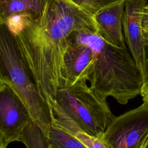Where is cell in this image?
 <instances>
[{
    "label": "cell",
    "instance_id": "obj_9",
    "mask_svg": "<svg viewBox=\"0 0 148 148\" xmlns=\"http://www.w3.org/2000/svg\"><path fill=\"white\" fill-rule=\"evenodd\" d=\"M93 60V51L87 45L77 43L69 44L64 57V85L82 80L88 81Z\"/></svg>",
    "mask_w": 148,
    "mask_h": 148
},
{
    "label": "cell",
    "instance_id": "obj_7",
    "mask_svg": "<svg viewBox=\"0 0 148 148\" xmlns=\"http://www.w3.org/2000/svg\"><path fill=\"white\" fill-rule=\"evenodd\" d=\"M147 1V0L125 1L122 19L126 43L131 55L140 71L145 49V36L142 20Z\"/></svg>",
    "mask_w": 148,
    "mask_h": 148
},
{
    "label": "cell",
    "instance_id": "obj_18",
    "mask_svg": "<svg viewBox=\"0 0 148 148\" xmlns=\"http://www.w3.org/2000/svg\"><path fill=\"white\" fill-rule=\"evenodd\" d=\"M140 148H148V138L145 141V142L143 143V145Z\"/></svg>",
    "mask_w": 148,
    "mask_h": 148
},
{
    "label": "cell",
    "instance_id": "obj_8",
    "mask_svg": "<svg viewBox=\"0 0 148 148\" xmlns=\"http://www.w3.org/2000/svg\"><path fill=\"white\" fill-rule=\"evenodd\" d=\"M125 2L110 5L93 16L98 33L107 43L121 49L127 48L122 31Z\"/></svg>",
    "mask_w": 148,
    "mask_h": 148
},
{
    "label": "cell",
    "instance_id": "obj_5",
    "mask_svg": "<svg viewBox=\"0 0 148 148\" xmlns=\"http://www.w3.org/2000/svg\"><path fill=\"white\" fill-rule=\"evenodd\" d=\"M103 136L112 148H140L148 138V102L114 116Z\"/></svg>",
    "mask_w": 148,
    "mask_h": 148
},
{
    "label": "cell",
    "instance_id": "obj_13",
    "mask_svg": "<svg viewBox=\"0 0 148 148\" xmlns=\"http://www.w3.org/2000/svg\"><path fill=\"white\" fill-rule=\"evenodd\" d=\"M20 142H22L27 148H49L47 136L34 121L26 128Z\"/></svg>",
    "mask_w": 148,
    "mask_h": 148
},
{
    "label": "cell",
    "instance_id": "obj_15",
    "mask_svg": "<svg viewBox=\"0 0 148 148\" xmlns=\"http://www.w3.org/2000/svg\"><path fill=\"white\" fill-rule=\"evenodd\" d=\"M145 36V49L142 66V86L140 95L148 92V34L143 32Z\"/></svg>",
    "mask_w": 148,
    "mask_h": 148
},
{
    "label": "cell",
    "instance_id": "obj_3",
    "mask_svg": "<svg viewBox=\"0 0 148 148\" xmlns=\"http://www.w3.org/2000/svg\"><path fill=\"white\" fill-rule=\"evenodd\" d=\"M0 80L18 93L29 110L34 121L47 136L53 125L51 107L42 95L15 34L3 23H0Z\"/></svg>",
    "mask_w": 148,
    "mask_h": 148
},
{
    "label": "cell",
    "instance_id": "obj_2",
    "mask_svg": "<svg viewBox=\"0 0 148 148\" xmlns=\"http://www.w3.org/2000/svg\"><path fill=\"white\" fill-rule=\"evenodd\" d=\"M68 43L84 44L92 49L94 60L88 82L101 98L112 97L125 105L140 94L141 71L127 48L110 45L98 32L74 31L69 35Z\"/></svg>",
    "mask_w": 148,
    "mask_h": 148
},
{
    "label": "cell",
    "instance_id": "obj_10",
    "mask_svg": "<svg viewBox=\"0 0 148 148\" xmlns=\"http://www.w3.org/2000/svg\"><path fill=\"white\" fill-rule=\"evenodd\" d=\"M48 0H0V23L35 20L43 13Z\"/></svg>",
    "mask_w": 148,
    "mask_h": 148
},
{
    "label": "cell",
    "instance_id": "obj_16",
    "mask_svg": "<svg viewBox=\"0 0 148 148\" xmlns=\"http://www.w3.org/2000/svg\"><path fill=\"white\" fill-rule=\"evenodd\" d=\"M142 25L143 32L148 34V5H147L144 9L142 20Z\"/></svg>",
    "mask_w": 148,
    "mask_h": 148
},
{
    "label": "cell",
    "instance_id": "obj_17",
    "mask_svg": "<svg viewBox=\"0 0 148 148\" xmlns=\"http://www.w3.org/2000/svg\"><path fill=\"white\" fill-rule=\"evenodd\" d=\"M143 101L148 102V92H146L143 95H142Z\"/></svg>",
    "mask_w": 148,
    "mask_h": 148
},
{
    "label": "cell",
    "instance_id": "obj_4",
    "mask_svg": "<svg viewBox=\"0 0 148 148\" xmlns=\"http://www.w3.org/2000/svg\"><path fill=\"white\" fill-rule=\"evenodd\" d=\"M53 106L57 107L82 131L93 136L102 135L114 117L106 99L98 96L84 80L60 87Z\"/></svg>",
    "mask_w": 148,
    "mask_h": 148
},
{
    "label": "cell",
    "instance_id": "obj_14",
    "mask_svg": "<svg viewBox=\"0 0 148 148\" xmlns=\"http://www.w3.org/2000/svg\"><path fill=\"white\" fill-rule=\"evenodd\" d=\"M90 15L94 16L103 8L121 1L127 0H70Z\"/></svg>",
    "mask_w": 148,
    "mask_h": 148
},
{
    "label": "cell",
    "instance_id": "obj_11",
    "mask_svg": "<svg viewBox=\"0 0 148 148\" xmlns=\"http://www.w3.org/2000/svg\"><path fill=\"white\" fill-rule=\"evenodd\" d=\"M55 125L72 134L87 148H112L103 134L93 136L84 132L65 114H60L57 117Z\"/></svg>",
    "mask_w": 148,
    "mask_h": 148
},
{
    "label": "cell",
    "instance_id": "obj_6",
    "mask_svg": "<svg viewBox=\"0 0 148 148\" xmlns=\"http://www.w3.org/2000/svg\"><path fill=\"white\" fill-rule=\"evenodd\" d=\"M32 121L29 110L18 93L0 80V135L4 141L8 145L20 142Z\"/></svg>",
    "mask_w": 148,
    "mask_h": 148
},
{
    "label": "cell",
    "instance_id": "obj_12",
    "mask_svg": "<svg viewBox=\"0 0 148 148\" xmlns=\"http://www.w3.org/2000/svg\"><path fill=\"white\" fill-rule=\"evenodd\" d=\"M47 137L49 148H87L72 134L54 124Z\"/></svg>",
    "mask_w": 148,
    "mask_h": 148
},
{
    "label": "cell",
    "instance_id": "obj_1",
    "mask_svg": "<svg viewBox=\"0 0 148 148\" xmlns=\"http://www.w3.org/2000/svg\"><path fill=\"white\" fill-rule=\"evenodd\" d=\"M7 24L16 35L42 95L51 107L57 90L65 83L64 57L68 36L74 31L97 32L93 16L70 0H48L40 17Z\"/></svg>",
    "mask_w": 148,
    "mask_h": 148
}]
</instances>
